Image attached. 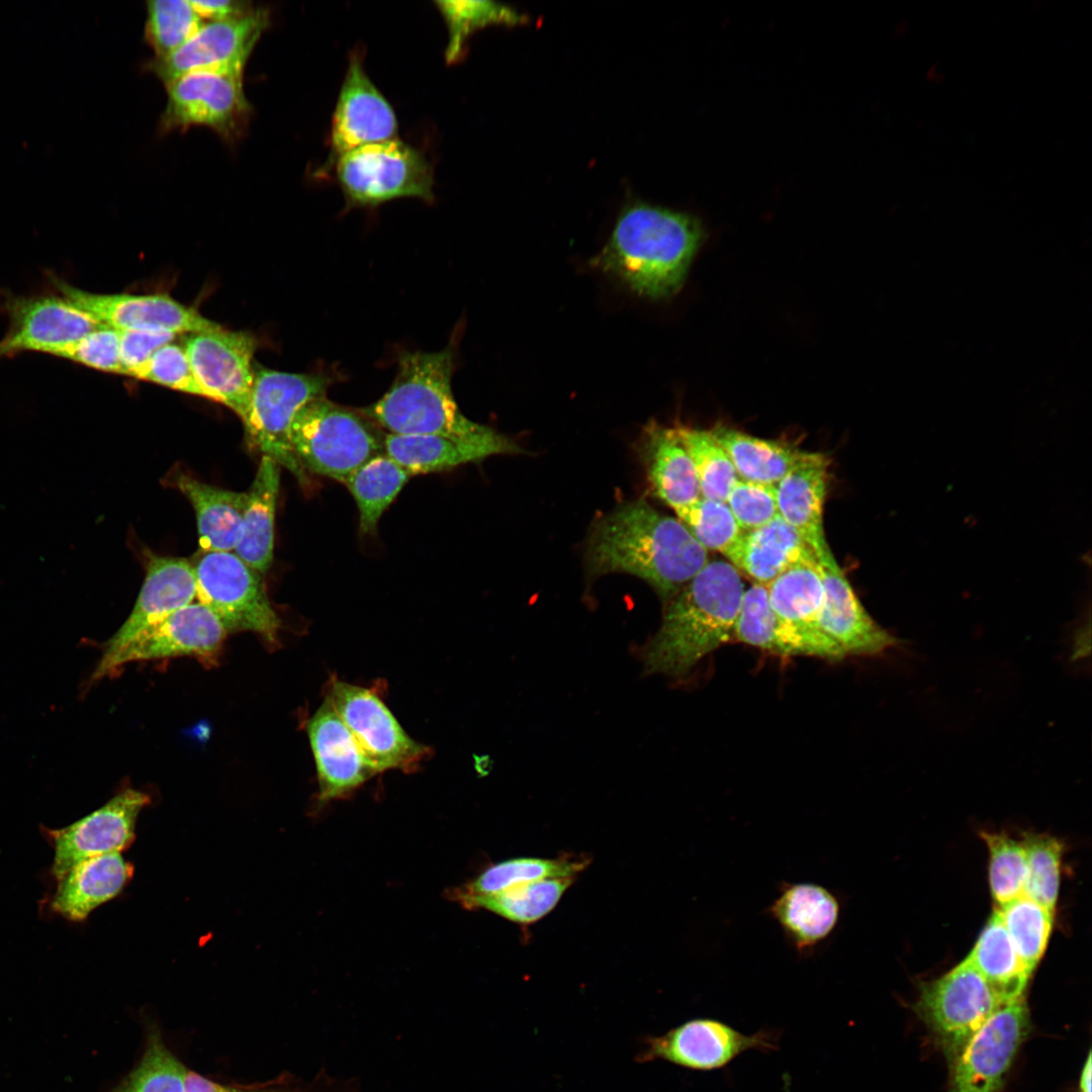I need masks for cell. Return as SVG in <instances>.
<instances>
[{
	"mask_svg": "<svg viewBox=\"0 0 1092 1092\" xmlns=\"http://www.w3.org/2000/svg\"><path fill=\"white\" fill-rule=\"evenodd\" d=\"M1022 842L1027 861L1023 895L1054 911L1060 886L1062 844L1044 834H1027Z\"/></svg>",
	"mask_w": 1092,
	"mask_h": 1092,
	"instance_id": "45",
	"label": "cell"
},
{
	"mask_svg": "<svg viewBox=\"0 0 1092 1092\" xmlns=\"http://www.w3.org/2000/svg\"><path fill=\"white\" fill-rule=\"evenodd\" d=\"M726 504L744 532L757 529L779 515L775 485L738 479Z\"/></svg>",
	"mask_w": 1092,
	"mask_h": 1092,
	"instance_id": "48",
	"label": "cell"
},
{
	"mask_svg": "<svg viewBox=\"0 0 1092 1092\" xmlns=\"http://www.w3.org/2000/svg\"><path fill=\"white\" fill-rule=\"evenodd\" d=\"M829 460L808 452L776 485L779 515L814 551L816 557L829 548L823 527Z\"/></svg>",
	"mask_w": 1092,
	"mask_h": 1092,
	"instance_id": "26",
	"label": "cell"
},
{
	"mask_svg": "<svg viewBox=\"0 0 1092 1092\" xmlns=\"http://www.w3.org/2000/svg\"><path fill=\"white\" fill-rule=\"evenodd\" d=\"M639 445L653 493L675 515L702 496L696 469L674 427L649 422L642 431Z\"/></svg>",
	"mask_w": 1092,
	"mask_h": 1092,
	"instance_id": "27",
	"label": "cell"
},
{
	"mask_svg": "<svg viewBox=\"0 0 1092 1092\" xmlns=\"http://www.w3.org/2000/svg\"><path fill=\"white\" fill-rule=\"evenodd\" d=\"M54 291L100 325L122 330L191 334L221 326L168 294L93 293L51 274Z\"/></svg>",
	"mask_w": 1092,
	"mask_h": 1092,
	"instance_id": "13",
	"label": "cell"
},
{
	"mask_svg": "<svg viewBox=\"0 0 1092 1092\" xmlns=\"http://www.w3.org/2000/svg\"><path fill=\"white\" fill-rule=\"evenodd\" d=\"M347 206H376L399 197L432 201L433 172L424 155L391 139L352 150L336 161Z\"/></svg>",
	"mask_w": 1092,
	"mask_h": 1092,
	"instance_id": "7",
	"label": "cell"
},
{
	"mask_svg": "<svg viewBox=\"0 0 1092 1092\" xmlns=\"http://www.w3.org/2000/svg\"><path fill=\"white\" fill-rule=\"evenodd\" d=\"M589 860L585 857H516L487 867L470 882L449 891V898L467 908L477 899L513 886L552 878H575Z\"/></svg>",
	"mask_w": 1092,
	"mask_h": 1092,
	"instance_id": "34",
	"label": "cell"
},
{
	"mask_svg": "<svg viewBox=\"0 0 1092 1092\" xmlns=\"http://www.w3.org/2000/svg\"><path fill=\"white\" fill-rule=\"evenodd\" d=\"M817 560L824 588L819 626L844 655L875 656L899 645L867 612L831 550Z\"/></svg>",
	"mask_w": 1092,
	"mask_h": 1092,
	"instance_id": "21",
	"label": "cell"
},
{
	"mask_svg": "<svg viewBox=\"0 0 1092 1092\" xmlns=\"http://www.w3.org/2000/svg\"><path fill=\"white\" fill-rule=\"evenodd\" d=\"M186 1070L162 1045L152 1044L122 1092H185Z\"/></svg>",
	"mask_w": 1092,
	"mask_h": 1092,
	"instance_id": "47",
	"label": "cell"
},
{
	"mask_svg": "<svg viewBox=\"0 0 1092 1092\" xmlns=\"http://www.w3.org/2000/svg\"><path fill=\"white\" fill-rule=\"evenodd\" d=\"M815 554L799 533L780 515L767 524L744 532L731 564L754 583L767 585L792 564Z\"/></svg>",
	"mask_w": 1092,
	"mask_h": 1092,
	"instance_id": "32",
	"label": "cell"
},
{
	"mask_svg": "<svg viewBox=\"0 0 1092 1092\" xmlns=\"http://www.w3.org/2000/svg\"><path fill=\"white\" fill-rule=\"evenodd\" d=\"M119 335V361L122 374H134L163 346L175 341L177 335L159 330H122Z\"/></svg>",
	"mask_w": 1092,
	"mask_h": 1092,
	"instance_id": "50",
	"label": "cell"
},
{
	"mask_svg": "<svg viewBox=\"0 0 1092 1092\" xmlns=\"http://www.w3.org/2000/svg\"><path fill=\"white\" fill-rule=\"evenodd\" d=\"M193 566L196 598L228 632L252 631L274 643L280 620L262 574L230 551L202 552Z\"/></svg>",
	"mask_w": 1092,
	"mask_h": 1092,
	"instance_id": "9",
	"label": "cell"
},
{
	"mask_svg": "<svg viewBox=\"0 0 1092 1092\" xmlns=\"http://www.w3.org/2000/svg\"><path fill=\"white\" fill-rule=\"evenodd\" d=\"M733 639L780 656H814L832 661L845 657L822 631L781 619L770 606L766 585L754 582L743 593Z\"/></svg>",
	"mask_w": 1092,
	"mask_h": 1092,
	"instance_id": "23",
	"label": "cell"
},
{
	"mask_svg": "<svg viewBox=\"0 0 1092 1092\" xmlns=\"http://www.w3.org/2000/svg\"><path fill=\"white\" fill-rule=\"evenodd\" d=\"M279 482L280 466L270 457L263 455L247 491L241 535L234 549L236 555L260 574H265L273 561Z\"/></svg>",
	"mask_w": 1092,
	"mask_h": 1092,
	"instance_id": "30",
	"label": "cell"
},
{
	"mask_svg": "<svg viewBox=\"0 0 1092 1092\" xmlns=\"http://www.w3.org/2000/svg\"><path fill=\"white\" fill-rule=\"evenodd\" d=\"M0 312L8 318V329L0 340V360L24 352L56 357L66 346L101 326L56 291L1 293Z\"/></svg>",
	"mask_w": 1092,
	"mask_h": 1092,
	"instance_id": "12",
	"label": "cell"
},
{
	"mask_svg": "<svg viewBox=\"0 0 1092 1092\" xmlns=\"http://www.w3.org/2000/svg\"><path fill=\"white\" fill-rule=\"evenodd\" d=\"M772 1037L763 1031L743 1034L713 1019L687 1021L661 1035H647L640 1041L635 1061L661 1060L693 1069L713 1070L731 1062L748 1050H775Z\"/></svg>",
	"mask_w": 1092,
	"mask_h": 1092,
	"instance_id": "18",
	"label": "cell"
},
{
	"mask_svg": "<svg viewBox=\"0 0 1092 1092\" xmlns=\"http://www.w3.org/2000/svg\"><path fill=\"white\" fill-rule=\"evenodd\" d=\"M453 369L452 343L437 352H405L387 392L359 413L396 435L475 439L491 434L493 429L459 410L451 385Z\"/></svg>",
	"mask_w": 1092,
	"mask_h": 1092,
	"instance_id": "4",
	"label": "cell"
},
{
	"mask_svg": "<svg viewBox=\"0 0 1092 1092\" xmlns=\"http://www.w3.org/2000/svg\"><path fill=\"white\" fill-rule=\"evenodd\" d=\"M411 477L384 452L369 459L348 477L344 485L356 502L361 534L376 533L383 513Z\"/></svg>",
	"mask_w": 1092,
	"mask_h": 1092,
	"instance_id": "37",
	"label": "cell"
},
{
	"mask_svg": "<svg viewBox=\"0 0 1092 1092\" xmlns=\"http://www.w3.org/2000/svg\"><path fill=\"white\" fill-rule=\"evenodd\" d=\"M331 383L332 378L323 373L254 366L250 403L243 420L249 443L292 473L302 486L308 485V477L293 450L291 424L304 404L326 396Z\"/></svg>",
	"mask_w": 1092,
	"mask_h": 1092,
	"instance_id": "6",
	"label": "cell"
},
{
	"mask_svg": "<svg viewBox=\"0 0 1092 1092\" xmlns=\"http://www.w3.org/2000/svg\"><path fill=\"white\" fill-rule=\"evenodd\" d=\"M1003 1003L966 958L941 977L920 985L914 1011L950 1066Z\"/></svg>",
	"mask_w": 1092,
	"mask_h": 1092,
	"instance_id": "8",
	"label": "cell"
},
{
	"mask_svg": "<svg viewBox=\"0 0 1092 1092\" xmlns=\"http://www.w3.org/2000/svg\"><path fill=\"white\" fill-rule=\"evenodd\" d=\"M989 849V884L1001 907L1024 894L1027 876L1026 850L1022 841L1003 833H982Z\"/></svg>",
	"mask_w": 1092,
	"mask_h": 1092,
	"instance_id": "43",
	"label": "cell"
},
{
	"mask_svg": "<svg viewBox=\"0 0 1092 1092\" xmlns=\"http://www.w3.org/2000/svg\"><path fill=\"white\" fill-rule=\"evenodd\" d=\"M175 485L192 505L202 552L234 550L241 535L248 494L212 486L187 474Z\"/></svg>",
	"mask_w": 1092,
	"mask_h": 1092,
	"instance_id": "31",
	"label": "cell"
},
{
	"mask_svg": "<svg viewBox=\"0 0 1092 1092\" xmlns=\"http://www.w3.org/2000/svg\"><path fill=\"white\" fill-rule=\"evenodd\" d=\"M840 910V902L831 891L812 883H784L768 908L799 952H808L831 935Z\"/></svg>",
	"mask_w": 1092,
	"mask_h": 1092,
	"instance_id": "28",
	"label": "cell"
},
{
	"mask_svg": "<svg viewBox=\"0 0 1092 1092\" xmlns=\"http://www.w3.org/2000/svg\"><path fill=\"white\" fill-rule=\"evenodd\" d=\"M225 634L209 609L200 603H191L141 632L108 660L98 661L88 687L113 675L122 665L132 661L180 655L210 658L218 652Z\"/></svg>",
	"mask_w": 1092,
	"mask_h": 1092,
	"instance_id": "16",
	"label": "cell"
},
{
	"mask_svg": "<svg viewBox=\"0 0 1092 1092\" xmlns=\"http://www.w3.org/2000/svg\"><path fill=\"white\" fill-rule=\"evenodd\" d=\"M674 429L696 469L702 497L726 503L739 478L725 450L710 430L681 425Z\"/></svg>",
	"mask_w": 1092,
	"mask_h": 1092,
	"instance_id": "39",
	"label": "cell"
},
{
	"mask_svg": "<svg viewBox=\"0 0 1092 1092\" xmlns=\"http://www.w3.org/2000/svg\"><path fill=\"white\" fill-rule=\"evenodd\" d=\"M56 357L99 371L122 374L118 331L103 325L66 346Z\"/></svg>",
	"mask_w": 1092,
	"mask_h": 1092,
	"instance_id": "49",
	"label": "cell"
},
{
	"mask_svg": "<svg viewBox=\"0 0 1092 1092\" xmlns=\"http://www.w3.org/2000/svg\"><path fill=\"white\" fill-rule=\"evenodd\" d=\"M384 434L361 413L320 397L304 404L291 424V443L305 471L344 484L383 453Z\"/></svg>",
	"mask_w": 1092,
	"mask_h": 1092,
	"instance_id": "5",
	"label": "cell"
},
{
	"mask_svg": "<svg viewBox=\"0 0 1092 1092\" xmlns=\"http://www.w3.org/2000/svg\"><path fill=\"white\" fill-rule=\"evenodd\" d=\"M326 698L376 775L411 768L428 753L371 689L333 679Z\"/></svg>",
	"mask_w": 1092,
	"mask_h": 1092,
	"instance_id": "11",
	"label": "cell"
},
{
	"mask_svg": "<svg viewBox=\"0 0 1092 1092\" xmlns=\"http://www.w3.org/2000/svg\"><path fill=\"white\" fill-rule=\"evenodd\" d=\"M133 875V867L120 852H109L85 859L58 881L52 909L79 922L103 903L116 897Z\"/></svg>",
	"mask_w": 1092,
	"mask_h": 1092,
	"instance_id": "29",
	"label": "cell"
},
{
	"mask_svg": "<svg viewBox=\"0 0 1092 1092\" xmlns=\"http://www.w3.org/2000/svg\"><path fill=\"white\" fill-rule=\"evenodd\" d=\"M967 959L1004 1002L1024 997L1031 973L1018 956L997 910Z\"/></svg>",
	"mask_w": 1092,
	"mask_h": 1092,
	"instance_id": "35",
	"label": "cell"
},
{
	"mask_svg": "<svg viewBox=\"0 0 1092 1092\" xmlns=\"http://www.w3.org/2000/svg\"><path fill=\"white\" fill-rule=\"evenodd\" d=\"M185 1092H232L228 1088L213 1083L200 1075L186 1071Z\"/></svg>",
	"mask_w": 1092,
	"mask_h": 1092,
	"instance_id": "52",
	"label": "cell"
},
{
	"mask_svg": "<svg viewBox=\"0 0 1092 1092\" xmlns=\"http://www.w3.org/2000/svg\"><path fill=\"white\" fill-rule=\"evenodd\" d=\"M445 19L449 39L445 53L448 64L461 59L468 36L476 29L492 23H512L518 16L511 9L489 1H436Z\"/></svg>",
	"mask_w": 1092,
	"mask_h": 1092,
	"instance_id": "44",
	"label": "cell"
},
{
	"mask_svg": "<svg viewBox=\"0 0 1092 1092\" xmlns=\"http://www.w3.org/2000/svg\"><path fill=\"white\" fill-rule=\"evenodd\" d=\"M741 480L776 485L808 452L791 444L757 438L718 425L710 430Z\"/></svg>",
	"mask_w": 1092,
	"mask_h": 1092,
	"instance_id": "33",
	"label": "cell"
},
{
	"mask_svg": "<svg viewBox=\"0 0 1092 1092\" xmlns=\"http://www.w3.org/2000/svg\"><path fill=\"white\" fill-rule=\"evenodd\" d=\"M196 583L192 564L175 557L153 556L136 602L127 619L105 643L99 661L114 656L133 637L175 611L193 603Z\"/></svg>",
	"mask_w": 1092,
	"mask_h": 1092,
	"instance_id": "24",
	"label": "cell"
},
{
	"mask_svg": "<svg viewBox=\"0 0 1092 1092\" xmlns=\"http://www.w3.org/2000/svg\"><path fill=\"white\" fill-rule=\"evenodd\" d=\"M270 24L266 8L255 7L239 17L208 21L181 47L148 68L165 85L196 71H242Z\"/></svg>",
	"mask_w": 1092,
	"mask_h": 1092,
	"instance_id": "14",
	"label": "cell"
},
{
	"mask_svg": "<svg viewBox=\"0 0 1092 1092\" xmlns=\"http://www.w3.org/2000/svg\"><path fill=\"white\" fill-rule=\"evenodd\" d=\"M167 104L160 120L162 131L203 125L226 142H235L248 128L252 107L244 91L242 71H196L166 84Z\"/></svg>",
	"mask_w": 1092,
	"mask_h": 1092,
	"instance_id": "10",
	"label": "cell"
},
{
	"mask_svg": "<svg viewBox=\"0 0 1092 1092\" xmlns=\"http://www.w3.org/2000/svg\"><path fill=\"white\" fill-rule=\"evenodd\" d=\"M383 450L411 476L452 470L493 455L525 452L515 441L495 430L475 439L385 433Z\"/></svg>",
	"mask_w": 1092,
	"mask_h": 1092,
	"instance_id": "25",
	"label": "cell"
},
{
	"mask_svg": "<svg viewBox=\"0 0 1092 1092\" xmlns=\"http://www.w3.org/2000/svg\"><path fill=\"white\" fill-rule=\"evenodd\" d=\"M770 606L784 621L821 631L819 618L824 588L815 554L789 566L767 585Z\"/></svg>",
	"mask_w": 1092,
	"mask_h": 1092,
	"instance_id": "36",
	"label": "cell"
},
{
	"mask_svg": "<svg viewBox=\"0 0 1092 1092\" xmlns=\"http://www.w3.org/2000/svg\"><path fill=\"white\" fill-rule=\"evenodd\" d=\"M676 518L707 551H716L733 562L744 531L725 502L701 496L677 513Z\"/></svg>",
	"mask_w": 1092,
	"mask_h": 1092,
	"instance_id": "41",
	"label": "cell"
},
{
	"mask_svg": "<svg viewBox=\"0 0 1092 1092\" xmlns=\"http://www.w3.org/2000/svg\"><path fill=\"white\" fill-rule=\"evenodd\" d=\"M1029 1028L1024 997L1003 1003L950 1065V1092H998Z\"/></svg>",
	"mask_w": 1092,
	"mask_h": 1092,
	"instance_id": "15",
	"label": "cell"
},
{
	"mask_svg": "<svg viewBox=\"0 0 1092 1092\" xmlns=\"http://www.w3.org/2000/svg\"><path fill=\"white\" fill-rule=\"evenodd\" d=\"M744 590L733 564L709 560L665 604L659 628L640 652L644 673L681 678L733 639Z\"/></svg>",
	"mask_w": 1092,
	"mask_h": 1092,
	"instance_id": "2",
	"label": "cell"
},
{
	"mask_svg": "<svg viewBox=\"0 0 1092 1092\" xmlns=\"http://www.w3.org/2000/svg\"><path fill=\"white\" fill-rule=\"evenodd\" d=\"M574 879L552 878L519 884L477 899L468 909H484L519 924L534 923L557 905Z\"/></svg>",
	"mask_w": 1092,
	"mask_h": 1092,
	"instance_id": "38",
	"label": "cell"
},
{
	"mask_svg": "<svg viewBox=\"0 0 1092 1092\" xmlns=\"http://www.w3.org/2000/svg\"><path fill=\"white\" fill-rule=\"evenodd\" d=\"M708 551L677 519L644 498L624 503L590 527L585 564L590 576H637L666 604L709 561Z\"/></svg>",
	"mask_w": 1092,
	"mask_h": 1092,
	"instance_id": "1",
	"label": "cell"
},
{
	"mask_svg": "<svg viewBox=\"0 0 1092 1092\" xmlns=\"http://www.w3.org/2000/svg\"><path fill=\"white\" fill-rule=\"evenodd\" d=\"M1091 1052L1088 1053L1079 1077V1092H1091Z\"/></svg>",
	"mask_w": 1092,
	"mask_h": 1092,
	"instance_id": "53",
	"label": "cell"
},
{
	"mask_svg": "<svg viewBox=\"0 0 1092 1092\" xmlns=\"http://www.w3.org/2000/svg\"><path fill=\"white\" fill-rule=\"evenodd\" d=\"M204 21L189 0H151L147 2L145 35L155 52L164 58L187 41Z\"/></svg>",
	"mask_w": 1092,
	"mask_h": 1092,
	"instance_id": "42",
	"label": "cell"
},
{
	"mask_svg": "<svg viewBox=\"0 0 1092 1092\" xmlns=\"http://www.w3.org/2000/svg\"><path fill=\"white\" fill-rule=\"evenodd\" d=\"M150 801L147 794L126 789L73 824L47 830L55 852L52 874L56 880L85 859L127 848L134 839L138 817Z\"/></svg>",
	"mask_w": 1092,
	"mask_h": 1092,
	"instance_id": "19",
	"label": "cell"
},
{
	"mask_svg": "<svg viewBox=\"0 0 1092 1092\" xmlns=\"http://www.w3.org/2000/svg\"><path fill=\"white\" fill-rule=\"evenodd\" d=\"M318 785L317 803L347 797L376 774L351 732L325 697L306 722Z\"/></svg>",
	"mask_w": 1092,
	"mask_h": 1092,
	"instance_id": "22",
	"label": "cell"
},
{
	"mask_svg": "<svg viewBox=\"0 0 1092 1092\" xmlns=\"http://www.w3.org/2000/svg\"><path fill=\"white\" fill-rule=\"evenodd\" d=\"M390 104L366 74L357 52L350 57L332 119L330 162L359 147L394 139Z\"/></svg>",
	"mask_w": 1092,
	"mask_h": 1092,
	"instance_id": "20",
	"label": "cell"
},
{
	"mask_svg": "<svg viewBox=\"0 0 1092 1092\" xmlns=\"http://www.w3.org/2000/svg\"><path fill=\"white\" fill-rule=\"evenodd\" d=\"M996 910L1018 956L1032 973L1051 935L1053 911L1025 895Z\"/></svg>",
	"mask_w": 1092,
	"mask_h": 1092,
	"instance_id": "40",
	"label": "cell"
},
{
	"mask_svg": "<svg viewBox=\"0 0 1092 1092\" xmlns=\"http://www.w3.org/2000/svg\"><path fill=\"white\" fill-rule=\"evenodd\" d=\"M704 239L694 216L633 203L623 209L593 265L650 299L674 295Z\"/></svg>",
	"mask_w": 1092,
	"mask_h": 1092,
	"instance_id": "3",
	"label": "cell"
},
{
	"mask_svg": "<svg viewBox=\"0 0 1092 1092\" xmlns=\"http://www.w3.org/2000/svg\"><path fill=\"white\" fill-rule=\"evenodd\" d=\"M133 377L212 400L198 382L184 347L175 342L160 348Z\"/></svg>",
	"mask_w": 1092,
	"mask_h": 1092,
	"instance_id": "46",
	"label": "cell"
},
{
	"mask_svg": "<svg viewBox=\"0 0 1092 1092\" xmlns=\"http://www.w3.org/2000/svg\"><path fill=\"white\" fill-rule=\"evenodd\" d=\"M184 349L200 385L212 400L245 419L254 381L256 340L247 332L222 327L187 334Z\"/></svg>",
	"mask_w": 1092,
	"mask_h": 1092,
	"instance_id": "17",
	"label": "cell"
},
{
	"mask_svg": "<svg viewBox=\"0 0 1092 1092\" xmlns=\"http://www.w3.org/2000/svg\"><path fill=\"white\" fill-rule=\"evenodd\" d=\"M200 18L209 21L225 20L249 13L255 7L248 1H189Z\"/></svg>",
	"mask_w": 1092,
	"mask_h": 1092,
	"instance_id": "51",
	"label": "cell"
}]
</instances>
